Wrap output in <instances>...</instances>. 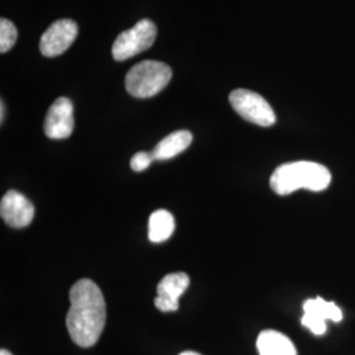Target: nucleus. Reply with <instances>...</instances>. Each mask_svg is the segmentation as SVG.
<instances>
[{
	"label": "nucleus",
	"mask_w": 355,
	"mask_h": 355,
	"mask_svg": "<svg viewBox=\"0 0 355 355\" xmlns=\"http://www.w3.org/2000/svg\"><path fill=\"white\" fill-rule=\"evenodd\" d=\"M107 320L105 300L101 288L89 279H80L70 290V309L66 327L80 347H91L102 336Z\"/></svg>",
	"instance_id": "obj_1"
},
{
	"label": "nucleus",
	"mask_w": 355,
	"mask_h": 355,
	"mask_svg": "<svg viewBox=\"0 0 355 355\" xmlns=\"http://www.w3.org/2000/svg\"><path fill=\"white\" fill-rule=\"evenodd\" d=\"M331 182V174L324 165L309 161H297L277 167L270 179V186L278 195H290L295 191L327 190Z\"/></svg>",
	"instance_id": "obj_2"
},
{
	"label": "nucleus",
	"mask_w": 355,
	"mask_h": 355,
	"mask_svg": "<svg viewBox=\"0 0 355 355\" xmlns=\"http://www.w3.org/2000/svg\"><path fill=\"white\" fill-rule=\"evenodd\" d=\"M171 67L159 61H142L135 64L125 76V89L139 99H146L159 94L170 83Z\"/></svg>",
	"instance_id": "obj_3"
},
{
	"label": "nucleus",
	"mask_w": 355,
	"mask_h": 355,
	"mask_svg": "<svg viewBox=\"0 0 355 355\" xmlns=\"http://www.w3.org/2000/svg\"><path fill=\"white\" fill-rule=\"evenodd\" d=\"M233 110L249 123L259 127H271L277 121V116L271 105L259 94L249 89H234L229 95Z\"/></svg>",
	"instance_id": "obj_4"
},
{
	"label": "nucleus",
	"mask_w": 355,
	"mask_h": 355,
	"mask_svg": "<svg viewBox=\"0 0 355 355\" xmlns=\"http://www.w3.org/2000/svg\"><path fill=\"white\" fill-rule=\"evenodd\" d=\"M157 37V26L148 20L142 19L136 26L116 38L112 46V55L116 61H125L141 51H146L152 46Z\"/></svg>",
	"instance_id": "obj_5"
},
{
	"label": "nucleus",
	"mask_w": 355,
	"mask_h": 355,
	"mask_svg": "<svg viewBox=\"0 0 355 355\" xmlns=\"http://www.w3.org/2000/svg\"><path fill=\"white\" fill-rule=\"evenodd\" d=\"M78 36V24L71 19H61L51 24L40 40V51L45 57L64 54Z\"/></svg>",
	"instance_id": "obj_6"
},
{
	"label": "nucleus",
	"mask_w": 355,
	"mask_h": 355,
	"mask_svg": "<svg viewBox=\"0 0 355 355\" xmlns=\"http://www.w3.org/2000/svg\"><path fill=\"white\" fill-rule=\"evenodd\" d=\"M45 135L53 140H62L74 130V107L67 98H58L51 104L44 124Z\"/></svg>",
	"instance_id": "obj_7"
},
{
	"label": "nucleus",
	"mask_w": 355,
	"mask_h": 355,
	"mask_svg": "<svg viewBox=\"0 0 355 355\" xmlns=\"http://www.w3.org/2000/svg\"><path fill=\"white\" fill-rule=\"evenodd\" d=\"M304 315L302 324L316 336H322L327 331V320L340 322L343 320V311L340 306L331 302H327L322 297L309 299L303 305Z\"/></svg>",
	"instance_id": "obj_8"
},
{
	"label": "nucleus",
	"mask_w": 355,
	"mask_h": 355,
	"mask_svg": "<svg viewBox=\"0 0 355 355\" xmlns=\"http://www.w3.org/2000/svg\"><path fill=\"white\" fill-rule=\"evenodd\" d=\"M0 216L12 228L28 227L35 217V207L19 191H8L0 203Z\"/></svg>",
	"instance_id": "obj_9"
},
{
	"label": "nucleus",
	"mask_w": 355,
	"mask_h": 355,
	"mask_svg": "<svg viewBox=\"0 0 355 355\" xmlns=\"http://www.w3.org/2000/svg\"><path fill=\"white\" fill-rule=\"evenodd\" d=\"M190 284V278L184 272H174L166 275L157 287L155 306L162 312H175L179 308V299Z\"/></svg>",
	"instance_id": "obj_10"
},
{
	"label": "nucleus",
	"mask_w": 355,
	"mask_h": 355,
	"mask_svg": "<svg viewBox=\"0 0 355 355\" xmlns=\"http://www.w3.org/2000/svg\"><path fill=\"white\" fill-rule=\"evenodd\" d=\"M259 355H297L291 340L277 330H263L257 338Z\"/></svg>",
	"instance_id": "obj_11"
},
{
	"label": "nucleus",
	"mask_w": 355,
	"mask_h": 355,
	"mask_svg": "<svg viewBox=\"0 0 355 355\" xmlns=\"http://www.w3.org/2000/svg\"><path fill=\"white\" fill-rule=\"evenodd\" d=\"M192 142V135L189 130H177L159 141L153 149V158L157 161H166L184 152Z\"/></svg>",
	"instance_id": "obj_12"
},
{
	"label": "nucleus",
	"mask_w": 355,
	"mask_h": 355,
	"mask_svg": "<svg viewBox=\"0 0 355 355\" xmlns=\"http://www.w3.org/2000/svg\"><path fill=\"white\" fill-rule=\"evenodd\" d=\"M175 230V220L166 209L153 212L149 218V240L154 243L165 242L173 236Z\"/></svg>",
	"instance_id": "obj_13"
},
{
	"label": "nucleus",
	"mask_w": 355,
	"mask_h": 355,
	"mask_svg": "<svg viewBox=\"0 0 355 355\" xmlns=\"http://www.w3.org/2000/svg\"><path fill=\"white\" fill-rule=\"evenodd\" d=\"M17 40V29L8 19L0 20V53L11 51Z\"/></svg>",
	"instance_id": "obj_14"
},
{
	"label": "nucleus",
	"mask_w": 355,
	"mask_h": 355,
	"mask_svg": "<svg viewBox=\"0 0 355 355\" xmlns=\"http://www.w3.org/2000/svg\"><path fill=\"white\" fill-rule=\"evenodd\" d=\"M153 161H154V158H153L152 153H136L130 159V167H132V170L140 173L152 165Z\"/></svg>",
	"instance_id": "obj_15"
},
{
	"label": "nucleus",
	"mask_w": 355,
	"mask_h": 355,
	"mask_svg": "<svg viewBox=\"0 0 355 355\" xmlns=\"http://www.w3.org/2000/svg\"><path fill=\"white\" fill-rule=\"evenodd\" d=\"M0 120H1V123L4 120V103H3V101L0 103Z\"/></svg>",
	"instance_id": "obj_16"
},
{
	"label": "nucleus",
	"mask_w": 355,
	"mask_h": 355,
	"mask_svg": "<svg viewBox=\"0 0 355 355\" xmlns=\"http://www.w3.org/2000/svg\"><path fill=\"white\" fill-rule=\"evenodd\" d=\"M179 355H202L199 354V353H195V352H184V353H182V354Z\"/></svg>",
	"instance_id": "obj_17"
},
{
	"label": "nucleus",
	"mask_w": 355,
	"mask_h": 355,
	"mask_svg": "<svg viewBox=\"0 0 355 355\" xmlns=\"http://www.w3.org/2000/svg\"><path fill=\"white\" fill-rule=\"evenodd\" d=\"M0 355H12L8 350H6V349H3L1 352H0Z\"/></svg>",
	"instance_id": "obj_18"
}]
</instances>
